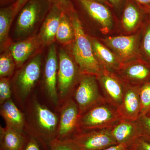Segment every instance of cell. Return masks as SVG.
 Wrapping results in <instances>:
<instances>
[{
	"mask_svg": "<svg viewBox=\"0 0 150 150\" xmlns=\"http://www.w3.org/2000/svg\"><path fill=\"white\" fill-rule=\"evenodd\" d=\"M148 115V116H150V112H149V113H148V115Z\"/></svg>",
	"mask_w": 150,
	"mask_h": 150,
	"instance_id": "ab89813d",
	"label": "cell"
},
{
	"mask_svg": "<svg viewBox=\"0 0 150 150\" xmlns=\"http://www.w3.org/2000/svg\"><path fill=\"white\" fill-rule=\"evenodd\" d=\"M48 0H28L20 10L17 21L16 31L19 35L29 32L41 17L51 9Z\"/></svg>",
	"mask_w": 150,
	"mask_h": 150,
	"instance_id": "5b68a950",
	"label": "cell"
},
{
	"mask_svg": "<svg viewBox=\"0 0 150 150\" xmlns=\"http://www.w3.org/2000/svg\"><path fill=\"white\" fill-rule=\"evenodd\" d=\"M28 1V0H18L14 4L16 8L17 13L23 7L25 4V3L27 2Z\"/></svg>",
	"mask_w": 150,
	"mask_h": 150,
	"instance_id": "e575fe53",
	"label": "cell"
},
{
	"mask_svg": "<svg viewBox=\"0 0 150 150\" xmlns=\"http://www.w3.org/2000/svg\"><path fill=\"white\" fill-rule=\"evenodd\" d=\"M0 112L6 126L23 133L25 124L24 115L12 100H8L1 105Z\"/></svg>",
	"mask_w": 150,
	"mask_h": 150,
	"instance_id": "e0dca14e",
	"label": "cell"
},
{
	"mask_svg": "<svg viewBox=\"0 0 150 150\" xmlns=\"http://www.w3.org/2000/svg\"><path fill=\"white\" fill-rule=\"evenodd\" d=\"M71 139L80 150H103L117 144L110 128L80 130Z\"/></svg>",
	"mask_w": 150,
	"mask_h": 150,
	"instance_id": "8992f818",
	"label": "cell"
},
{
	"mask_svg": "<svg viewBox=\"0 0 150 150\" xmlns=\"http://www.w3.org/2000/svg\"><path fill=\"white\" fill-rule=\"evenodd\" d=\"M138 123L141 129V138L150 143V116L147 115H140Z\"/></svg>",
	"mask_w": 150,
	"mask_h": 150,
	"instance_id": "83f0119b",
	"label": "cell"
},
{
	"mask_svg": "<svg viewBox=\"0 0 150 150\" xmlns=\"http://www.w3.org/2000/svg\"><path fill=\"white\" fill-rule=\"evenodd\" d=\"M63 11L56 6L51 7L44 21L40 32V37L44 43L50 44L56 38V33Z\"/></svg>",
	"mask_w": 150,
	"mask_h": 150,
	"instance_id": "d6986e66",
	"label": "cell"
},
{
	"mask_svg": "<svg viewBox=\"0 0 150 150\" xmlns=\"http://www.w3.org/2000/svg\"><path fill=\"white\" fill-rule=\"evenodd\" d=\"M22 150H40L39 143L34 138L29 137Z\"/></svg>",
	"mask_w": 150,
	"mask_h": 150,
	"instance_id": "d6a6232c",
	"label": "cell"
},
{
	"mask_svg": "<svg viewBox=\"0 0 150 150\" xmlns=\"http://www.w3.org/2000/svg\"><path fill=\"white\" fill-rule=\"evenodd\" d=\"M121 118L117 108L105 100L81 115L78 123V131L108 129Z\"/></svg>",
	"mask_w": 150,
	"mask_h": 150,
	"instance_id": "3957f363",
	"label": "cell"
},
{
	"mask_svg": "<svg viewBox=\"0 0 150 150\" xmlns=\"http://www.w3.org/2000/svg\"><path fill=\"white\" fill-rule=\"evenodd\" d=\"M118 71L124 79L135 83V85L141 86L150 81V63L147 62L123 64Z\"/></svg>",
	"mask_w": 150,
	"mask_h": 150,
	"instance_id": "2e32d148",
	"label": "cell"
},
{
	"mask_svg": "<svg viewBox=\"0 0 150 150\" xmlns=\"http://www.w3.org/2000/svg\"><path fill=\"white\" fill-rule=\"evenodd\" d=\"M97 79L101 86L105 99L117 108L122 102L127 83L105 67H103L102 71Z\"/></svg>",
	"mask_w": 150,
	"mask_h": 150,
	"instance_id": "ba28073f",
	"label": "cell"
},
{
	"mask_svg": "<svg viewBox=\"0 0 150 150\" xmlns=\"http://www.w3.org/2000/svg\"><path fill=\"white\" fill-rule=\"evenodd\" d=\"M144 10L145 11H146V12L148 14V15H149L150 19V6L144 8Z\"/></svg>",
	"mask_w": 150,
	"mask_h": 150,
	"instance_id": "74e56055",
	"label": "cell"
},
{
	"mask_svg": "<svg viewBox=\"0 0 150 150\" xmlns=\"http://www.w3.org/2000/svg\"><path fill=\"white\" fill-rule=\"evenodd\" d=\"M142 48L146 58L150 62V22L146 26L143 36Z\"/></svg>",
	"mask_w": 150,
	"mask_h": 150,
	"instance_id": "f546056e",
	"label": "cell"
},
{
	"mask_svg": "<svg viewBox=\"0 0 150 150\" xmlns=\"http://www.w3.org/2000/svg\"><path fill=\"white\" fill-rule=\"evenodd\" d=\"M115 52L122 64L137 54L138 38L136 35L108 37L103 40Z\"/></svg>",
	"mask_w": 150,
	"mask_h": 150,
	"instance_id": "4fadbf2b",
	"label": "cell"
},
{
	"mask_svg": "<svg viewBox=\"0 0 150 150\" xmlns=\"http://www.w3.org/2000/svg\"><path fill=\"white\" fill-rule=\"evenodd\" d=\"M67 13L63 11L56 35V38L62 43H69L74 38V32L70 18Z\"/></svg>",
	"mask_w": 150,
	"mask_h": 150,
	"instance_id": "603a6c76",
	"label": "cell"
},
{
	"mask_svg": "<svg viewBox=\"0 0 150 150\" xmlns=\"http://www.w3.org/2000/svg\"><path fill=\"white\" fill-rule=\"evenodd\" d=\"M79 109L75 100L69 98L65 101L60 112L56 139H71L78 131L80 118Z\"/></svg>",
	"mask_w": 150,
	"mask_h": 150,
	"instance_id": "9c48e42d",
	"label": "cell"
},
{
	"mask_svg": "<svg viewBox=\"0 0 150 150\" xmlns=\"http://www.w3.org/2000/svg\"><path fill=\"white\" fill-rule=\"evenodd\" d=\"M131 145L129 144H119L111 146L103 150H129Z\"/></svg>",
	"mask_w": 150,
	"mask_h": 150,
	"instance_id": "836d02e7",
	"label": "cell"
},
{
	"mask_svg": "<svg viewBox=\"0 0 150 150\" xmlns=\"http://www.w3.org/2000/svg\"><path fill=\"white\" fill-rule=\"evenodd\" d=\"M38 41L36 37L30 38L11 46V55L17 67H21L35 51Z\"/></svg>",
	"mask_w": 150,
	"mask_h": 150,
	"instance_id": "ffe728a7",
	"label": "cell"
},
{
	"mask_svg": "<svg viewBox=\"0 0 150 150\" xmlns=\"http://www.w3.org/2000/svg\"><path fill=\"white\" fill-rule=\"evenodd\" d=\"M11 90L9 81L7 78H1L0 80V104L2 105L11 99Z\"/></svg>",
	"mask_w": 150,
	"mask_h": 150,
	"instance_id": "f1b7e54d",
	"label": "cell"
},
{
	"mask_svg": "<svg viewBox=\"0 0 150 150\" xmlns=\"http://www.w3.org/2000/svg\"><path fill=\"white\" fill-rule=\"evenodd\" d=\"M29 137L6 126L0 129L1 150H22Z\"/></svg>",
	"mask_w": 150,
	"mask_h": 150,
	"instance_id": "ac0fdd59",
	"label": "cell"
},
{
	"mask_svg": "<svg viewBox=\"0 0 150 150\" xmlns=\"http://www.w3.org/2000/svg\"><path fill=\"white\" fill-rule=\"evenodd\" d=\"M2 1H10V0H2Z\"/></svg>",
	"mask_w": 150,
	"mask_h": 150,
	"instance_id": "60d3db41",
	"label": "cell"
},
{
	"mask_svg": "<svg viewBox=\"0 0 150 150\" xmlns=\"http://www.w3.org/2000/svg\"><path fill=\"white\" fill-rule=\"evenodd\" d=\"M140 86L126 85L122 102L117 110L121 118L137 121L141 114Z\"/></svg>",
	"mask_w": 150,
	"mask_h": 150,
	"instance_id": "7c38bea8",
	"label": "cell"
},
{
	"mask_svg": "<svg viewBox=\"0 0 150 150\" xmlns=\"http://www.w3.org/2000/svg\"><path fill=\"white\" fill-rule=\"evenodd\" d=\"M11 55L4 53L0 57V76L1 78H7L12 74L15 64Z\"/></svg>",
	"mask_w": 150,
	"mask_h": 150,
	"instance_id": "484cf974",
	"label": "cell"
},
{
	"mask_svg": "<svg viewBox=\"0 0 150 150\" xmlns=\"http://www.w3.org/2000/svg\"><path fill=\"white\" fill-rule=\"evenodd\" d=\"M110 129L117 144H126L131 145L141 137V129L137 121L121 118Z\"/></svg>",
	"mask_w": 150,
	"mask_h": 150,
	"instance_id": "5bb4252c",
	"label": "cell"
},
{
	"mask_svg": "<svg viewBox=\"0 0 150 150\" xmlns=\"http://www.w3.org/2000/svg\"><path fill=\"white\" fill-rule=\"evenodd\" d=\"M17 13L14 4L3 8L0 11V43L1 46L5 44L8 39L11 22Z\"/></svg>",
	"mask_w": 150,
	"mask_h": 150,
	"instance_id": "7402d4cb",
	"label": "cell"
},
{
	"mask_svg": "<svg viewBox=\"0 0 150 150\" xmlns=\"http://www.w3.org/2000/svg\"><path fill=\"white\" fill-rule=\"evenodd\" d=\"M92 45L95 56L102 67L110 71L120 69L123 64L116 55L97 40H93Z\"/></svg>",
	"mask_w": 150,
	"mask_h": 150,
	"instance_id": "44dd1931",
	"label": "cell"
},
{
	"mask_svg": "<svg viewBox=\"0 0 150 150\" xmlns=\"http://www.w3.org/2000/svg\"><path fill=\"white\" fill-rule=\"evenodd\" d=\"M94 1H97L99 2H103L105 1V0H94Z\"/></svg>",
	"mask_w": 150,
	"mask_h": 150,
	"instance_id": "f35d334b",
	"label": "cell"
},
{
	"mask_svg": "<svg viewBox=\"0 0 150 150\" xmlns=\"http://www.w3.org/2000/svg\"><path fill=\"white\" fill-rule=\"evenodd\" d=\"M111 4L114 6H118L121 2V0H108Z\"/></svg>",
	"mask_w": 150,
	"mask_h": 150,
	"instance_id": "8d00e7d4",
	"label": "cell"
},
{
	"mask_svg": "<svg viewBox=\"0 0 150 150\" xmlns=\"http://www.w3.org/2000/svg\"><path fill=\"white\" fill-rule=\"evenodd\" d=\"M78 2L91 17L97 22L103 29L108 30L112 26V17L105 6L94 0H77Z\"/></svg>",
	"mask_w": 150,
	"mask_h": 150,
	"instance_id": "9a60e30c",
	"label": "cell"
},
{
	"mask_svg": "<svg viewBox=\"0 0 150 150\" xmlns=\"http://www.w3.org/2000/svg\"><path fill=\"white\" fill-rule=\"evenodd\" d=\"M58 62L56 47L51 46L48 51L44 69V85L47 95L54 104L57 105L59 101L57 80Z\"/></svg>",
	"mask_w": 150,
	"mask_h": 150,
	"instance_id": "8fae6325",
	"label": "cell"
},
{
	"mask_svg": "<svg viewBox=\"0 0 150 150\" xmlns=\"http://www.w3.org/2000/svg\"><path fill=\"white\" fill-rule=\"evenodd\" d=\"M77 70L74 63L63 49L59 54L57 89L59 100H67L76 81Z\"/></svg>",
	"mask_w": 150,
	"mask_h": 150,
	"instance_id": "52a82bcc",
	"label": "cell"
},
{
	"mask_svg": "<svg viewBox=\"0 0 150 150\" xmlns=\"http://www.w3.org/2000/svg\"><path fill=\"white\" fill-rule=\"evenodd\" d=\"M129 150H150V143L139 137L134 141Z\"/></svg>",
	"mask_w": 150,
	"mask_h": 150,
	"instance_id": "1f68e13d",
	"label": "cell"
},
{
	"mask_svg": "<svg viewBox=\"0 0 150 150\" xmlns=\"http://www.w3.org/2000/svg\"><path fill=\"white\" fill-rule=\"evenodd\" d=\"M29 137L37 140L45 149L56 139L59 119L56 114L38 102L33 103L28 121Z\"/></svg>",
	"mask_w": 150,
	"mask_h": 150,
	"instance_id": "6da1fadb",
	"label": "cell"
},
{
	"mask_svg": "<svg viewBox=\"0 0 150 150\" xmlns=\"http://www.w3.org/2000/svg\"><path fill=\"white\" fill-rule=\"evenodd\" d=\"M141 115H148L150 112V81L140 86Z\"/></svg>",
	"mask_w": 150,
	"mask_h": 150,
	"instance_id": "d4e9b609",
	"label": "cell"
},
{
	"mask_svg": "<svg viewBox=\"0 0 150 150\" xmlns=\"http://www.w3.org/2000/svg\"><path fill=\"white\" fill-rule=\"evenodd\" d=\"M136 1L144 6V8L150 6V0H136Z\"/></svg>",
	"mask_w": 150,
	"mask_h": 150,
	"instance_id": "d590c367",
	"label": "cell"
},
{
	"mask_svg": "<svg viewBox=\"0 0 150 150\" xmlns=\"http://www.w3.org/2000/svg\"><path fill=\"white\" fill-rule=\"evenodd\" d=\"M49 150H80L72 139L64 140L55 139L50 143Z\"/></svg>",
	"mask_w": 150,
	"mask_h": 150,
	"instance_id": "4316f807",
	"label": "cell"
},
{
	"mask_svg": "<svg viewBox=\"0 0 150 150\" xmlns=\"http://www.w3.org/2000/svg\"><path fill=\"white\" fill-rule=\"evenodd\" d=\"M141 18V14L138 9L133 5H128L123 12L122 18L123 28L128 32L132 31L138 26Z\"/></svg>",
	"mask_w": 150,
	"mask_h": 150,
	"instance_id": "cb8c5ba5",
	"label": "cell"
},
{
	"mask_svg": "<svg viewBox=\"0 0 150 150\" xmlns=\"http://www.w3.org/2000/svg\"><path fill=\"white\" fill-rule=\"evenodd\" d=\"M41 60L39 55L23 68L17 76L15 91L19 99H26L40 77Z\"/></svg>",
	"mask_w": 150,
	"mask_h": 150,
	"instance_id": "30bf717a",
	"label": "cell"
},
{
	"mask_svg": "<svg viewBox=\"0 0 150 150\" xmlns=\"http://www.w3.org/2000/svg\"><path fill=\"white\" fill-rule=\"evenodd\" d=\"M74 32L73 54L81 74L97 76L103 67L94 54L92 43L89 40L77 15L74 11L69 13Z\"/></svg>",
	"mask_w": 150,
	"mask_h": 150,
	"instance_id": "7a4b0ae2",
	"label": "cell"
},
{
	"mask_svg": "<svg viewBox=\"0 0 150 150\" xmlns=\"http://www.w3.org/2000/svg\"><path fill=\"white\" fill-rule=\"evenodd\" d=\"M97 80L96 76L81 74L74 93L75 101L79 107L81 115L94 105L105 100L100 93Z\"/></svg>",
	"mask_w": 150,
	"mask_h": 150,
	"instance_id": "277c9868",
	"label": "cell"
},
{
	"mask_svg": "<svg viewBox=\"0 0 150 150\" xmlns=\"http://www.w3.org/2000/svg\"><path fill=\"white\" fill-rule=\"evenodd\" d=\"M51 6H56L62 11L69 13L73 11L71 0H48Z\"/></svg>",
	"mask_w": 150,
	"mask_h": 150,
	"instance_id": "4dcf8cb0",
	"label": "cell"
}]
</instances>
